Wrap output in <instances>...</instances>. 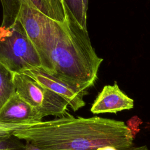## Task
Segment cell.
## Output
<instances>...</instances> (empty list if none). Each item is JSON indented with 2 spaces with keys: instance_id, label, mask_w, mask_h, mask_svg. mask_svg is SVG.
Masks as SVG:
<instances>
[{
  "instance_id": "16",
  "label": "cell",
  "mask_w": 150,
  "mask_h": 150,
  "mask_svg": "<svg viewBox=\"0 0 150 150\" xmlns=\"http://www.w3.org/2000/svg\"><path fill=\"white\" fill-rule=\"evenodd\" d=\"M97 150H119V149L112 146H103L98 148Z\"/></svg>"
},
{
  "instance_id": "9",
  "label": "cell",
  "mask_w": 150,
  "mask_h": 150,
  "mask_svg": "<svg viewBox=\"0 0 150 150\" xmlns=\"http://www.w3.org/2000/svg\"><path fill=\"white\" fill-rule=\"evenodd\" d=\"M23 2L60 23H64L67 20V8L63 0H23Z\"/></svg>"
},
{
  "instance_id": "5",
  "label": "cell",
  "mask_w": 150,
  "mask_h": 150,
  "mask_svg": "<svg viewBox=\"0 0 150 150\" xmlns=\"http://www.w3.org/2000/svg\"><path fill=\"white\" fill-rule=\"evenodd\" d=\"M16 93L44 117H57L67 113L68 103L61 96L42 86L28 74L14 73Z\"/></svg>"
},
{
  "instance_id": "7",
  "label": "cell",
  "mask_w": 150,
  "mask_h": 150,
  "mask_svg": "<svg viewBox=\"0 0 150 150\" xmlns=\"http://www.w3.org/2000/svg\"><path fill=\"white\" fill-rule=\"evenodd\" d=\"M134 107V100L124 93L115 81L113 85H106L98 94L91 107L94 114L117 113Z\"/></svg>"
},
{
  "instance_id": "15",
  "label": "cell",
  "mask_w": 150,
  "mask_h": 150,
  "mask_svg": "<svg viewBox=\"0 0 150 150\" xmlns=\"http://www.w3.org/2000/svg\"><path fill=\"white\" fill-rule=\"evenodd\" d=\"M23 150H43L42 149L38 147L37 146L33 145V144L26 141V144H25V147Z\"/></svg>"
},
{
  "instance_id": "1",
  "label": "cell",
  "mask_w": 150,
  "mask_h": 150,
  "mask_svg": "<svg viewBox=\"0 0 150 150\" xmlns=\"http://www.w3.org/2000/svg\"><path fill=\"white\" fill-rule=\"evenodd\" d=\"M13 135L43 150H97L105 146L124 150L133 145L132 131L123 121L97 116L76 118L68 112Z\"/></svg>"
},
{
  "instance_id": "8",
  "label": "cell",
  "mask_w": 150,
  "mask_h": 150,
  "mask_svg": "<svg viewBox=\"0 0 150 150\" xmlns=\"http://www.w3.org/2000/svg\"><path fill=\"white\" fill-rule=\"evenodd\" d=\"M41 114L16 92L0 109V122L35 124L42 121Z\"/></svg>"
},
{
  "instance_id": "12",
  "label": "cell",
  "mask_w": 150,
  "mask_h": 150,
  "mask_svg": "<svg viewBox=\"0 0 150 150\" xmlns=\"http://www.w3.org/2000/svg\"><path fill=\"white\" fill-rule=\"evenodd\" d=\"M69 11L78 23L87 29V12L85 11L83 0H63Z\"/></svg>"
},
{
  "instance_id": "14",
  "label": "cell",
  "mask_w": 150,
  "mask_h": 150,
  "mask_svg": "<svg viewBox=\"0 0 150 150\" xmlns=\"http://www.w3.org/2000/svg\"><path fill=\"white\" fill-rule=\"evenodd\" d=\"M33 124H6L0 122V138L13 135L15 131L25 128Z\"/></svg>"
},
{
  "instance_id": "4",
  "label": "cell",
  "mask_w": 150,
  "mask_h": 150,
  "mask_svg": "<svg viewBox=\"0 0 150 150\" xmlns=\"http://www.w3.org/2000/svg\"><path fill=\"white\" fill-rule=\"evenodd\" d=\"M0 63L13 73L42 68L38 52L19 21L8 28L0 26Z\"/></svg>"
},
{
  "instance_id": "10",
  "label": "cell",
  "mask_w": 150,
  "mask_h": 150,
  "mask_svg": "<svg viewBox=\"0 0 150 150\" xmlns=\"http://www.w3.org/2000/svg\"><path fill=\"white\" fill-rule=\"evenodd\" d=\"M14 73L0 63V109L16 93Z\"/></svg>"
},
{
  "instance_id": "6",
  "label": "cell",
  "mask_w": 150,
  "mask_h": 150,
  "mask_svg": "<svg viewBox=\"0 0 150 150\" xmlns=\"http://www.w3.org/2000/svg\"><path fill=\"white\" fill-rule=\"evenodd\" d=\"M42 86L63 97L74 111L83 107L86 103L83 97L87 90L79 86L57 78L42 68L30 69L23 72Z\"/></svg>"
},
{
  "instance_id": "17",
  "label": "cell",
  "mask_w": 150,
  "mask_h": 150,
  "mask_svg": "<svg viewBox=\"0 0 150 150\" xmlns=\"http://www.w3.org/2000/svg\"><path fill=\"white\" fill-rule=\"evenodd\" d=\"M83 6L85 11L87 12V9H88V0H83Z\"/></svg>"
},
{
  "instance_id": "11",
  "label": "cell",
  "mask_w": 150,
  "mask_h": 150,
  "mask_svg": "<svg viewBox=\"0 0 150 150\" xmlns=\"http://www.w3.org/2000/svg\"><path fill=\"white\" fill-rule=\"evenodd\" d=\"M0 1L3 11V18L1 26L8 28L18 21L20 11L23 4L22 0Z\"/></svg>"
},
{
  "instance_id": "2",
  "label": "cell",
  "mask_w": 150,
  "mask_h": 150,
  "mask_svg": "<svg viewBox=\"0 0 150 150\" xmlns=\"http://www.w3.org/2000/svg\"><path fill=\"white\" fill-rule=\"evenodd\" d=\"M103 59L96 54L87 29L81 27L67 9V18L52 52L53 76L85 90L97 79Z\"/></svg>"
},
{
  "instance_id": "13",
  "label": "cell",
  "mask_w": 150,
  "mask_h": 150,
  "mask_svg": "<svg viewBox=\"0 0 150 150\" xmlns=\"http://www.w3.org/2000/svg\"><path fill=\"white\" fill-rule=\"evenodd\" d=\"M25 144L13 135L0 138V150H23Z\"/></svg>"
},
{
  "instance_id": "3",
  "label": "cell",
  "mask_w": 150,
  "mask_h": 150,
  "mask_svg": "<svg viewBox=\"0 0 150 150\" xmlns=\"http://www.w3.org/2000/svg\"><path fill=\"white\" fill-rule=\"evenodd\" d=\"M18 21L38 52L42 69L52 74L53 71L52 53L61 35L64 23H60L53 21L27 4L22 5Z\"/></svg>"
}]
</instances>
